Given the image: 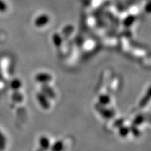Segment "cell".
Segmentation results:
<instances>
[{"instance_id":"obj_1","label":"cell","mask_w":151,"mask_h":151,"mask_svg":"<svg viewBox=\"0 0 151 151\" xmlns=\"http://www.w3.org/2000/svg\"><path fill=\"white\" fill-rule=\"evenodd\" d=\"M37 99L38 102H39L42 109H45V110H48L50 108V104L48 101V97L42 92H38L37 94Z\"/></svg>"},{"instance_id":"obj_2","label":"cell","mask_w":151,"mask_h":151,"mask_svg":"<svg viewBox=\"0 0 151 151\" xmlns=\"http://www.w3.org/2000/svg\"><path fill=\"white\" fill-rule=\"evenodd\" d=\"M52 77L48 73H39L35 76V80L37 82L42 84H47L52 80Z\"/></svg>"},{"instance_id":"obj_3","label":"cell","mask_w":151,"mask_h":151,"mask_svg":"<svg viewBox=\"0 0 151 151\" xmlns=\"http://www.w3.org/2000/svg\"><path fill=\"white\" fill-rule=\"evenodd\" d=\"M49 20H50V18L48 15L42 14L35 19V24L37 27H42L48 23Z\"/></svg>"},{"instance_id":"obj_4","label":"cell","mask_w":151,"mask_h":151,"mask_svg":"<svg viewBox=\"0 0 151 151\" xmlns=\"http://www.w3.org/2000/svg\"><path fill=\"white\" fill-rule=\"evenodd\" d=\"M43 86L41 87V90L42 92L47 97L50 98V99H54L55 98V92H54V90L50 86H48L47 84H42Z\"/></svg>"},{"instance_id":"obj_5","label":"cell","mask_w":151,"mask_h":151,"mask_svg":"<svg viewBox=\"0 0 151 151\" xmlns=\"http://www.w3.org/2000/svg\"><path fill=\"white\" fill-rule=\"evenodd\" d=\"M97 110L101 116L104 117V118H111L114 116L113 111L110 110V109L106 108V107H104V106L100 105L99 108H97Z\"/></svg>"},{"instance_id":"obj_6","label":"cell","mask_w":151,"mask_h":151,"mask_svg":"<svg viewBox=\"0 0 151 151\" xmlns=\"http://www.w3.org/2000/svg\"><path fill=\"white\" fill-rule=\"evenodd\" d=\"M39 144H40L41 148L44 150H48V149L50 147V139H49L47 137H46V136H42V137H41L39 140Z\"/></svg>"},{"instance_id":"obj_7","label":"cell","mask_w":151,"mask_h":151,"mask_svg":"<svg viewBox=\"0 0 151 151\" xmlns=\"http://www.w3.org/2000/svg\"><path fill=\"white\" fill-rule=\"evenodd\" d=\"M99 102L100 105H102L106 106L111 102V97L108 94H101L99 96Z\"/></svg>"},{"instance_id":"obj_8","label":"cell","mask_w":151,"mask_h":151,"mask_svg":"<svg viewBox=\"0 0 151 151\" xmlns=\"http://www.w3.org/2000/svg\"><path fill=\"white\" fill-rule=\"evenodd\" d=\"M52 42H53L55 46L59 47L61 46L62 44V38L61 36H60L58 33H55V35L52 36Z\"/></svg>"},{"instance_id":"obj_9","label":"cell","mask_w":151,"mask_h":151,"mask_svg":"<svg viewBox=\"0 0 151 151\" xmlns=\"http://www.w3.org/2000/svg\"><path fill=\"white\" fill-rule=\"evenodd\" d=\"M64 148V143L62 141H58L55 142L50 147L51 151H62Z\"/></svg>"},{"instance_id":"obj_10","label":"cell","mask_w":151,"mask_h":151,"mask_svg":"<svg viewBox=\"0 0 151 151\" xmlns=\"http://www.w3.org/2000/svg\"><path fill=\"white\" fill-rule=\"evenodd\" d=\"M129 132H130L129 127H127V126H120L118 130L119 135L122 138L127 137L128 134H129Z\"/></svg>"},{"instance_id":"obj_11","label":"cell","mask_w":151,"mask_h":151,"mask_svg":"<svg viewBox=\"0 0 151 151\" xmlns=\"http://www.w3.org/2000/svg\"><path fill=\"white\" fill-rule=\"evenodd\" d=\"M22 86V83L19 79H14L12 82L11 83V87L14 90H18Z\"/></svg>"},{"instance_id":"obj_12","label":"cell","mask_w":151,"mask_h":151,"mask_svg":"<svg viewBox=\"0 0 151 151\" xmlns=\"http://www.w3.org/2000/svg\"><path fill=\"white\" fill-rule=\"evenodd\" d=\"M143 121H144V117L141 116V115H139L134 120V124H135V125H139V124H142Z\"/></svg>"},{"instance_id":"obj_13","label":"cell","mask_w":151,"mask_h":151,"mask_svg":"<svg viewBox=\"0 0 151 151\" xmlns=\"http://www.w3.org/2000/svg\"><path fill=\"white\" fill-rule=\"evenodd\" d=\"M129 129H130V132H132V133L133 134V135L134 136V137H139V136H140L141 132L136 127H131V128H129Z\"/></svg>"}]
</instances>
